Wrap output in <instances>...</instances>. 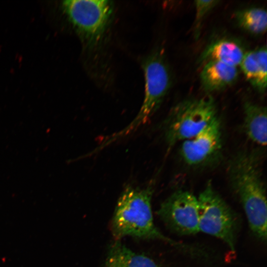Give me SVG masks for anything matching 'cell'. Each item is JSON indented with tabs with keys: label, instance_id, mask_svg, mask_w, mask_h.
<instances>
[{
	"label": "cell",
	"instance_id": "1",
	"mask_svg": "<svg viewBox=\"0 0 267 267\" xmlns=\"http://www.w3.org/2000/svg\"><path fill=\"white\" fill-rule=\"evenodd\" d=\"M229 181L238 196L252 232L259 239H267L266 190L254 153L241 151L231 159L228 168Z\"/></svg>",
	"mask_w": 267,
	"mask_h": 267
},
{
	"label": "cell",
	"instance_id": "2",
	"mask_svg": "<svg viewBox=\"0 0 267 267\" xmlns=\"http://www.w3.org/2000/svg\"><path fill=\"white\" fill-rule=\"evenodd\" d=\"M153 192L152 185L143 188L128 185L124 189L117 201L111 224L116 238L131 236L160 239L177 245L154 224L151 204Z\"/></svg>",
	"mask_w": 267,
	"mask_h": 267
},
{
	"label": "cell",
	"instance_id": "3",
	"mask_svg": "<svg viewBox=\"0 0 267 267\" xmlns=\"http://www.w3.org/2000/svg\"><path fill=\"white\" fill-rule=\"evenodd\" d=\"M145 78L144 97L136 117L125 128L103 141L106 147L134 132L145 124L160 106L171 85V76L165 52L158 48L142 62Z\"/></svg>",
	"mask_w": 267,
	"mask_h": 267
},
{
	"label": "cell",
	"instance_id": "4",
	"mask_svg": "<svg viewBox=\"0 0 267 267\" xmlns=\"http://www.w3.org/2000/svg\"><path fill=\"white\" fill-rule=\"evenodd\" d=\"M217 118V106L210 95L179 102L172 108L164 124L168 146L172 147L193 137Z\"/></svg>",
	"mask_w": 267,
	"mask_h": 267
},
{
	"label": "cell",
	"instance_id": "5",
	"mask_svg": "<svg viewBox=\"0 0 267 267\" xmlns=\"http://www.w3.org/2000/svg\"><path fill=\"white\" fill-rule=\"evenodd\" d=\"M199 231L218 238L234 250L239 227L234 212L208 182L197 197Z\"/></svg>",
	"mask_w": 267,
	"mask_h": 267
},
{
	"label": "cell",
	"instance_id": "6",
	"mask_svg": "<svg viewBox=\"0 0 267 267\" xmlns=\"http://www.w3.org/2000/svg\"><path fill=\"white\" fill-rule=\"evenodd\" d=\"M62 7L82 40L94 45L102 39L113 13L112 1L106 0H68Z\"/></svg>",
	"mask_w": 267,
	"mask_h": 267
},
{
	"label": "cell",
	"instance_id": "7",
	"mask_svg": "<svg viewBox=\"0 0 267 267\" xmlns=\"http://www.w3.org/2000/svg\"><path fill=\"white\" fill-rule=\"evenodd\" d=\"M158 214L177 234L189 235L199 232L198 199L188 191L178 190L173 193L161 204Z\"/></svg>",
	"mask_w": 267,
	"mask_h": 267
},
{
	"label": "cell",
	"instance_id": "8",
	"mask_svg": "<svg viewBox=\"0 0 267 267\" xmlns=\"http://www.w3.org/2000/svg\"><path fill=\"white\" fill-rule=\"evenodd\" d=\"M221 122L217 118L192 138L181 142L180 155L185 164L200 166L219 154L222 146Z\"/></svg>",
	"mask_w": 267,
	"mask_h": 267
},
{
	"label": "cell",
	"instance_id": "9",
	"mask_svg": "<svg viewBox=\"0 0 267 267\" xmlns=\"http://www.w3.org/2000/svg\"><path fill=\"white\" fill-rule=\"evenodd\" d=\"M240 65L247 81L259 93L264 94L267 86L266 46L245 52Z\"/></svg>",
	"mask_w": 267,
	"mask_h": 267
},
{
	"label": "cell",
	"instance_id": "10",
	"mask_svg": "<svg viewBox=\"0 0 267 267\" xmlns=\"http://www.w3.org/2000/svg\"><path fill=\"white\" fill-rule=\"evenodd\" d=\"M238 76L237 67L216 61L206 62L200 75L202 86L208 93L219 91L232 85Z\"/></svg>",
	"mask_w": 267,
	"mask_h": 267
},
{
	"label": "cell",
	"instance_id": "11",
	"mask_svg": "<svg viewBox=\"0 0 267 267\" xmlns=\"http://www.w3.org/2000/svg\"><path fill=\"white\" fill-rule=\"evenodd\" d=\"M245 53L244 48L238 43L222 39L209 44L201 54L198 61L200 63L216 61L237 67L240 64Z\"/></svg>",
	"mask_w": 267,
	"mask_h": 267
},
{
	"label": "cell",
	"instance_id": "12",
	"mask_svg": "<svg viewBox=\"0 0 267 267\" xmlns=\"http://www.w3.org/2000/svg\"><path fill=\"white\" fill-rule=\"evenodd\" d=\"M243 130L253 142L265 146L267 144V108L251 101L244 104Z\"/></svg>",
	"mask_w": 267,
	"mask_h": 267
},
{
	"label": "cell",
	"instance_id": "13",
	"mask_svg": "<svg viewBox=\"0 0 267 267\" xmlns=\"http://www.w3.org/2000/svg\"><path fill=\"white\" fill-rule=\"evenodd\" d=\"M104 267H158L148 256L134 252L120 241L112 245Z\"/></svg>",
	"mask_w": 267,
	"mask_h": 267
},
{
	"label": "cell",
	"instance_id": "14",
	"mask_svg": "<svg viewBox=\"0 0 267 267\" xmlns=\"http://www.w3.org/2000/svg\"><path fill=\"white\" fill-rule=\"evenodd\" d=\"M235 20L244 31L255 35L264 34L267 28V12L265 9L254 7L239 10Z\"/></svg>",
	"mask_w": 267,
	"mask_h": 267
},
{
	"label": "cell",
	"instance_id": "15",
	"mask_svg": "<svg viewBox=\"0 0 267 267\" xmlns=\"http://www.w3.org/2000/svg\"><path fill=\"white\" fill-rule=\"evenodd\" d=\"M220 2V1L216 0H197L194 1L196 11L194 21V35L196 39H198L200 35L201 24L204 18Z\"/></svg>",
	"mask_w": 267,
	"mask_h": 267
}]
</instances>
